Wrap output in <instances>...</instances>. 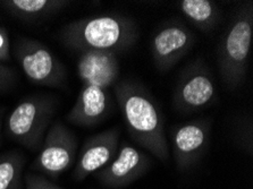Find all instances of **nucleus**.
Listing matches in <instances>:
<instances>
[{
    "instance_id": "obj_1",
    "label": "nucleus",
    "mask_w": 253,
    "mask_h": 189,
    "mask_svg": "<svg viewBox=\"0 0 253 189\" xmlns=\"http://www.w3.org/2000/svg\"><path fill=\"white\" fill-rule=\"evenodd\" d=\"M78 73L82 88L66 119L74 125L94 126L108 114V91L116 84L120 76L116 53L84 51L79 58Z\"/></svg>"
},
{
    "instance_id": "obj_5",
    "label": "nucleus",
    "mask_w": 253,
    "mask_h": 189,
    "mask_svg": "<svg viewBox=\"0 0 253 189\" xmlns=\"http://www.w3.org/2000/svg\"><path fill=\"white\" fill-rule=\"evenodd\" d=\"M52 96L32 95L18 102L8 115L6 132L10 140L29 150H40L44 133L55 114Z\"/></svg>"
},
{
    "instance_id": "obj_4",
    "label": "nucleus",
    "mask_w": 253,
    "mask_h": 189,
    "mask_svg": "<svg viewBox=\"0 0 253 189\" xmlns=\"http://www.w3.org/2000/svg\"><path fill=\"white\" fill-rule=\"evenodd\" d=\"M253 38V5L245 2L234 13L218 48V65L225 85L235 88L243 82Z\"/></svg>"
},
{
    "instance_id": "obj_13",
    "label": "nucleus",
    "mask_w": 253,
    "mask_h": 189,
    "mask_svg": "<svg viewBox=\"0 0 253 189\" xmlns=\"http://www.w3.org/2000/svg\"><path fill=\"white\" fill-rule=\"evenodd\" d=\"M1 6L10 15L23 21H39L58 13L67 6L64 0H3Z\"/></svg>"
},
{
    "instance_id": "obj_11",
    "label": "nucleus",
    "mask_w": 253,
    "mask_h": 189,
    "mask_svg": "<svg viewBox=\"0 0 253 189\" xmlns=\"http://www.w3.org/2000/svg\"><path fill=\"white\" fill-rule=\"evenodd\" d=\"M194 44L192 32L179 23H167L157 31L152 38L151 52L156 67L169 71L190 51Z\"/></svg>"
},
{
    "instance_id": "obj_8",
    "label": "nucleus",
    "mask_w": 253,
    "mask_h": 189,
    "mask_svg": "<svg viewBox=\"0 0 253 189\" xmlns=\"http://www.w3.org/2000/svg\"><path fill=\"white\" fill-rule=\"evenodd\" d=\"M216 99L212 76L200 61L182 73L172 96V106L181 113H197Z\"/></svg>"
},
{
    "instance_id": "obj_17",
    "label": "nucleus",
    "mask_w": 253,
    "mask_h": 189,
    "mask_svg": "<svg viewBox=\"0 0 253 189\" xmlns=\"http://www.w3.org/2000/svg\"><path fill=\"white\" fill-rule=\"evenodd\" d=\"M10 58V41L7 30L0 26V63L8 61Z\"/></svg>"
},
{
    "instance_id": "obj_3",
    "label": "nucleus",
    "mask_w": 253,
    "mask_h": 189,
    "mask_svg": "<svg viewBox=\"0 0 253 189\" xmlns=\"http://www.w3.org/2000/svg\"><path fill=\"white\" fill-rule=\"evenodd\" d=\"M66 47L78 51H110L127 50L139 37L131 18L120 14H105L72 22L60 33Z\"/></svg>"
},
{
    "instance_id": "obj_7",
    "label": "nucleus",
    "mask_w": 253,
    "mask_h": 189,
    "mask_svg": "<svg viewBox=\"0 0 253 189\" xmlns=\"http://www.w3.org/2000/svg\"><path fill=\"white\" fill-rule=\"evenodd\" d=\"M76 150L78 141L72 130L59 121L55 122L43 138L32 169L57 179L74 164Z\"/></svg>"
},
{
    "instance_id": "obj_15",
    "label": "nucleus",
    "mask_w": 253,
    "mask_h": 189,
    "mask_svg": "<svg viewBox=\"0 0 253 189\" xmlns=\"http://www.w3.org/2000/svg\"><path fill=\"white\" fill-rule=\"evenodd\" d=\"M25 157L17 151L0 155V189H21Z\"/></svg>"
},
{
    "instance_id": "obj_10",
    "label": "nucleus",
    "mask_w": 253,
    "mask_h": 189,
    "mask_svg": "<svg viewBox=\"0 0 253 189\" xmlns=\"http://www.w3.org/2000/svg\"><path fill=\"white\" fill-rule=\"evenodd\" d=\"M210 142V122L192 120L171 130L174 160L179 171H187L201 159Z\"/></svg>"
},
{
    "instance_id": "obj_12",
    "label": "nucleus",
    "mask_w": 253,
    "mask_h": 189,
    "mask_svg": "<svg viewBox=\"0 0 253 189\" xmlns=\"http://www.w3.org/2000/svg\"><path fill=\"white\" fill-rule=\"evenodd\" d=\"M120 135L117 128H110L87 138L73 172L74 179L82 181L112 162L120 148Z\"/></svg>"
},
{
    "instance_id": "obj_2",
    "label": "nucleus",
    "mask_w": 253,
    "mask_h": 189,
    "mask_svg": "<svg viewBox=\"0 0 253 189\" xmlns=\"http://www.w3.org/2000/svg\"><path fill=\"white\" fill-rule=\"evenodd\" d=\"M114 87L131 137L157 159L167 162L169 151L165 136V118L152 96L129 80H122Z\"/></svg>"
},
{
    "instance_id": "obj_6",
    "label": "nucleus",
    "mask_w": 253,
    "mask_h": 189,
    "mask_svg": "<svg viewBox=\"0 0 253 189\" xmlns=\"http://www.w3.org/2000/svg\"><path fill=\"white\" fill-rule=\"evenodd\" d=\"M15 57L31 83L40 86H60L66 77L63 64L45 45L32 38H17Z\"/></svg>"
},
{
    "instance_id": "obj_9",
    "label": "nucleus",
    "mask_w": 253,
    "mask_h": 189,
    "mask_svg": "<svg viewBox=\"0 0 253 189\" xmlns=\"http://www.w3.org/2000/svg\"><path fill=\"white\" fill-rule=\"evenodd\" d=\"M150 167L147 154L123 142L113 161L98 171L97 179L106 187L123 188L141 178Z\"/></svg>"
},
{
    "instance_id": "obj_18",
    "label": "nucleus",
    "mask_w": 253,
    "mask_h": 189,
    "mask_svg": "<svg viewBox=\"0 0 253 189\" xmlns=\"http://www.w3.org/2000/svg\"><path fill=\"white\" fill-rule=\"evenodd\" d=\"M15 78L14 72L0 63V92L8 88Z\"/></svg>"
},
{
    "instance_id": "obj_16",
    "label": "nucleus",
    "mask_w": 253,
    "mask_h": 189,
    "mask_svg": "<svg viewBox=\"0 0 253 189\" xmlns=\"http://www.w3.org/2000/svg\"><path fill=\"white\" fill-rule=\"evenodd\" d=\"M25 186L26 189H63L44 177L34 175V173H26Z\"/></svg>"
},
{
    "instance_id": "obj_14",
    "label": "nucleus",
    "mask_w": 253,
    "mask_h": 189,
    "mask_svg": "<svg viewBox=\"0 0 253 189\" xmlns=\"http://www.w3.org/2000/svg\"><path fill=\"white\" fill-rule=\"evenodd\" d=\"M182 13L201 31H210L217 25L219 9L210 0H182L178 2Z\"/></svg>"
}]
</instances>
